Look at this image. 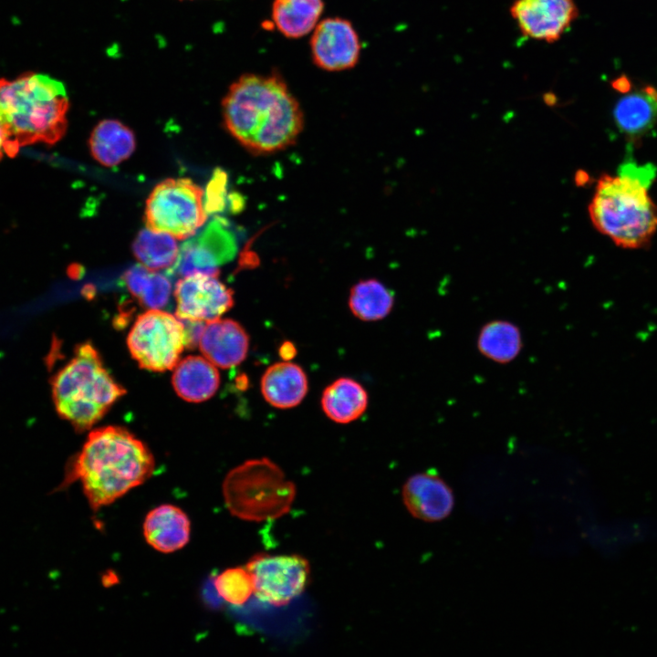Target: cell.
<instances>
[{
	"mask_svg": "<svg viewBox=\"0 0 657 657\" xmlns=\"http://www.w3.org/2000/svg\"><path fill=\"white\" fill-rule=\"evenodd\" d=\"M261 392L271 406L289 409L298 405L308 389L304 370L290 361H281L269 366L261 379Z\"/></svg>",
	"mask_w": 657,
	"mask_h": 657,
	"instance_id": "17",
	"label": "cell"
},
{
	"mask_svg": "<svg viewBox=\"0 0 657 657\" xmlns=\"http://www.w3.org/2000/svg\"><path fill=\"white\" fill-rule=\"evenodd\" d=\"M650 165L626 163L618 175H602L589 206L596 229L625 249L647 246L657 232V204L649 194Z\"/></svg>",
	"mask_w": 657,
	"mask_h": 657,
	"instance_id": "3",
	"label": "cell"
},
{
	"mask_svg": "<svg viewBox=\"0 0 657 657\" xmlns=\"http://www.w3.org/2000/svg\"><path fill=\"white\" fill-rule=\"evenodd\" d=\"M402 497L413 517L428 523L447 518L455 503L451 486L431 470L410 476L402 485Z\"/></svg>",
	"mask_w": 657,
	"mask_h": 657,
	"instance_id": "14",
	"label": "cell"
},
{
	"mask_svg": "<svg viewBox=\"0 0 657 657\" xmlns=\"http://www.w3.org/2000/svg\"><path fill=\"white\" fill-rule=\"evenodd\" d=\"M182 1H184V0H182ZM187 1H192V0H187Z\"/></svg>",
	"mask_w": 657,
	"mask_h": 657,
	"instance_id": "31",
	"label": "cell"
},
{
	"mask_svg": "<svg viewBox=\"0 0 657 657\" xmlns=\"http://www.w3.org/2000/svg\"><path fill=\"white\" fill-rule=\"evenodd\" d=\"M223 495L233 516L262 522L279 518L290 510L296 486L273 461L260 458L232 469L223 483Z\"/></svg>",
	"mask_w": 657,
	"mask_h": 657,
	"instance_id": "6",
	"label": "cell"
},
{
	"mask_svg": "<svg viewBox=\"0 0 657 657\" xmlns=\"http://www.w3.org/2000/svg\"><path fill=\"white\" fill-rule=\"evenodd\" d=\"M179 249L174 236L148 227L139 232L132 244V252L140 264L153 271L172 267Z\"/></svg>",
	"mask_w": 657,
	"mask_h": 657,
	"instance_id": "26",
	"label": "cell"
},
{
	"mask_svg": "<svg viewBox=\"0 0 657 657\" xmlns=\"http://www.w3.org/2000/svg\"><path fill=\"white\" fill-rule=\"evenodd\" d=\"M217 277L195 274L179 279L174 288L176 317L206 323L227 312L234 305V292Z\"/></svg>",
	"mask_w": 657,
	"mask_h": 657,
	"instance_id": "11",
	"label": "cell"
},
{
	"mask_svg": "<svg viewBox=\"0 0 657 657\" xmlns=\"http://www.w3.org/2000/svg\"><path fill=\"white\" fill-rule=\"evenodd\" d=\"M127 344L141 368L158 372L172 370L185 347L184 325L166 311L148 309L138 316Z\"/></svg>",
	"mask_w": 657,
	"mask_h": 657,
	"instance_id": "8",
	"label": "cell"
},
{
	"mask_svg": "<svg viewBox=\"0 0 657 657\" xmlns=\"http://www.w3.org/2000/svg\"><path fill=\"white\" fill-rule=\"evenodd\" d=\"M203 196V189L190 179L162 181L146 201V226L179 240L193 235L207 218Z\"/></svg>",
	"mask_w": 657,
	"mask_h": 657,
	"instance_id": "7",
	"label": "cell"
},
{
	"mask_svg": "<svg viewBox=\"0 0 657 657\" xmlns=\"http://www.w3.org/2000/svg\"><path fill=\"white\" fill-rule=\"evenodd\" d=\"M89 148L96 161L113 167L128 159L135 150L133 131L118 120L99 121L89 137Z\"/></svg>",
	"mask_w": 657,
	"mask_h": 657,
	"instance_id": "20",
	"label": "cell"
},
{
	"mask_svg": "<svg viewBox=\"0 0 657 657\" xmlns=\"http://www.w3.org/2000/svg\"><path fill=\"white\" fill-rule=\"evenodd\" d=\"M278 353L284 360L289 361L297 354V349L293 343L286 341L280 346Z\"/></svg>",
	"mask_w": 657,
	"mask_h": 657,
	"instance_id": "30",
	"label": "cell"
},
{
	"mask_svg": "<svg viewBox=\"0 0 657 657\" xmlns=\"http://www.w3.org/2000/svg\"><path fill=\"white\" fill-rule=\"evenodd\" d=\"M51 391L58 415L79 432L99 422L125 393L89 342L77 345L72 358L53 375Z\"/></svg>",
	"mask_w": 657,
	"mask_h": 657,
	"instance_id": "5",
	"label": "cell"
},
{
	"mask_svg": "<svg viewBox=\"0 0 657 657\" xmlns=\"http://www.w3.org/2000/svg\"><path fill=\"white\" fill-rule=\"evenodd\" d=\"M236 252L234 234L222 218H215L203 232L185 241L171 272L182 277L195 274L219 276V266L232 260Z\"/></svg>",
	"mask_w": 657,
	"mask_h": 657,
	"instance_id": "10",
	"label": "cell"
},
{
	"mask_svg": "<svg viewBox=\"0 0 657 657\" xmlns=\"http://www.w3.org/2000/svg\"><path fill=\"white\" fill-rule=\"evenodd\" d=\"M394 304L392 292L377 279L359 281L349 292L351 313L363 321H377L387 317Z\"/></svg>",
	"mask_w": 657,
	"mask_h": 657,
	"instance_id": "25",
	"label": "cell"
},
{
	"mask_svg": "<svg viewBox=\"0 0 657 657\" xmlns=\"http://www.w3.org/2000/svg\"><path fill=\"white\" fill-rule=\"evenodd\" d=\"M122 279L131 296L148 309H161L170 300L172 285L168 276L141 264L130 267Z\"/></svg>",
	"mask_w": 657,
	"mask_h": 657,
	"instance_id": "24",
	"label": "cell"
},
{
	"mask_svg": "<svg viewBox=\"0 0 657 657\" xmlns=\"http://www.w3.org/2000/svg\"><path fill=\"white\" fill-rule=\"evenodd\" d=\"M245 568L254 581V594L276 607L290 603L306 589L310 576L308 561L299 555L253 556Z\"/></svg>",
	"mask_w": 657,
	"mask_h": 657,
	"instance_id": "9",
	"label": "cell"
},
{
	"mask_svg": "<svg viewBox=\"0 0 657 657\" xmlns=\"http://www.w3.org/2000/svg\"><path fill=\"white\" fill-rule=\"evenodd\" d=\"M368 401V393L360 383L350 378H339L323 391L321 407L333 422L349 423L364 413Z\"/></svg>",
	"mask_w": 657,
	"mask_h": 657,
	"instance_id": "21",
	"label": "cell"
},
{
	"mask_svg": "<svg viewBox=\"0 0 657 657\" xmlns=\"http://www.w3.org/2000/svg\"><path fill=\"white\" fill-rule=\"evenodd\" d=\"M16 153L17 151L13 146L6 130L0 122V160L5 154L13 157Z\"/></svg>",
	"mask_w": 657,
	"mask_h": 657,
	"instance_id": "29",
	"label": "cell"
},
{
	"mask_svg": "<svg viewBox=\"0 0 657 657\" xmlns=\"http://www.w3.org/2000/svg\"><path fill=\"white\" fill-rule=\"evenodd\" d=\"M198 345L204 358L214 365L229 369L245 359L249 337L235 320L217 318L204 324Z\"/></svg>",
	"mask_w": 657,
	"mask_h": 657,
	"instance_id": "15",
	"label": "cell"
},
{
	"mask_svg": "<svg viewBox=\"0 0 657 657\" xmlns=\"http://www.w3.org/2000/svg\"><path fill=\"white\" fill-rule=\"evenodd\" d=\"M613 118L619 130L628 139H640L657 123V90L650 86L621 97Z\"/></svg>",
	"mask_w": 657,
	"mask_h": 657,
	"instance_id": "18",
	"label": "cell"
},
{
	"mask_svg": "<svg viewBox=\"0 0 657 657\" xmlns=\"http://www.w3.org/2000/svg\"><path fill=\"white\" fill-rule=\"evenodd\" d=\"M219 596L226 602L241 606L254 593V581L246 568H231L220 573L214 581Z\"/></svg>",
	"mask_w": 657,
	"mask_h": 657,
	"instance_id": "27",
	"label": "cell"
},
{
	"mask_svg": "<svg viewBox=\"0 0 657 657\" xmlns=\"http://www.w3.org/2000/svg\"><path fill=\"white\" fill-rule=\"evenodd\" d=\"M191 523L178 506L164 504L151 510L143 523L146 542L162 553L182 548L190 539Z\"/></svg>",
	"mask_w": 657,
	"mask_h": 657,
	"instance_id": "16",
	"label": "cell"
},
{
	"mask_svg": "<svg viewBox=\"0 0 657 657\" xmlns=\"http://www.w3.org/2000/svg\"><path fill=\"white\" fill-rule=\"evenodd\" d=\"M476 346L485 358L500 364L514 360L523 346L519 328L507 320H492L480 329Z\"/></svg>",
	"mask_w": 657,
	"mask_h": 657,
	"instance_id": "23",
	"label": "cell"
},
{
	"mask_svg": "<svg viewBox=\"0 0 657 657\" xmlns=\"http://www.w3.org/2000/svg\"><path fill=\"white\" fill-rule=\"evenodd\" d=\"M69 100L64 84L48 75L26 73L0 78V122L18 151L20 146L54 144L67 129Z\"/></svg>",
	"mask_w": 657,
	"mask_h": 657,
	"instance_id": "4",
	"label": "cell"
},
{
	"mask_svg": "<svg viewBox=\"0 0 657 657\" xmlns=\"http://www.w3.org/2000/svg\"><path fill=\"white\" fill-rule=\"evenodd\" d=\"M361 51L360 36L352 23L342 17L320 20L310 38V53L314 64L329 72L354 68Z\"/></svg>",
	"mask_w": 657,
	"mask_h": 657,
	"instance_id": "12",
	"label": "cell"
},
{
	"mask_svg": "<svg viewBox=\"0 0 657 657\" xmlns=\"http://www.w3.org/2000/svg\"><path fill=\"white\" fill-rule=\"evenodd\" d=\"M153 468L142 442L121 427H101L89 433L62 485L79 480L89 506L98 511L143 484Z\"/></svg>",
	"mask_w": 657,
	"mask_h": 657,
	"instance_id": "2",
	"label": "cell"
},
{
	"mask_svg": "<svg viewBox=\"0 0 657 657\" xmlns=\"http://www.w3.org/2000/svg\"><path fill=\"white\" fill-rule=\"evenodd\" d=\"M172 382L176 393L184 401L201 402L217 391L220 377L215 365L206 358L188 356L173 368Z\"/></svg>",
	"mask_w": 657,
	"mask_h": 657,
	"instance_id": "19",
	"label": "cell"
},
{
	"mask_svg": "<svg viewBox=\"0 0 657 657\" xmlns=\"http://www.w3.org/2000/svg\"><path fill=\"white\" fill-rule=\"evenodd\" d=\"M510 13L525 36L548 43L558 41L579 14L574 0H515Z\"/></svg>",
	"mask_w": 657,
	"mask_h": 657,
	"instance_id": "13",
	"label": "cell"
},
{
	"mask_svg": "<svg viewBox=\"0 0 657 657\" xmlns=\"http://www.w3.org/2000/svg\"><path fill=\"white\" fill-rule=\"evenodd\" d=\"M226 173L216 169L207 185L204 196V209L208 214H215L222 212L226 204Z\"/></svg>",
	"mask_w": 657,
	"mask_h": 657,
	"instance_id": "28",
	"label": "cell"
},
{
	"mask_svg": "<svg viewBox=\"0 0 657 657\" xmlns=\"http://www.w3.org/2000/svg\"><path fill=\"white\" fill-rule=\"evenodd\" d=\"M222 110L227 130L255 154L286 150L304 127L301 107L277 74L240 76L229 87Z\"/></svg>",
	"mask_w": 657,
	"mask_h": 657,
	"instance_id": "1",
	"label": "cell"
},
{
	"mask_svg": "<svg viewBox=\"0 0 657 657\" xmlns=\"http://www.w3.org/2000/svg\"><path fill=\"white\" fill-rule=\"evenodd\" d=\"M323 10V0H273L272 23L284 36L300 38L314 30Z\"/></svg>",
	"mask_w": 657,
	"mask_h": 657,
	"instance_id": "22",
	"label": "cell"
}]
</instances>
